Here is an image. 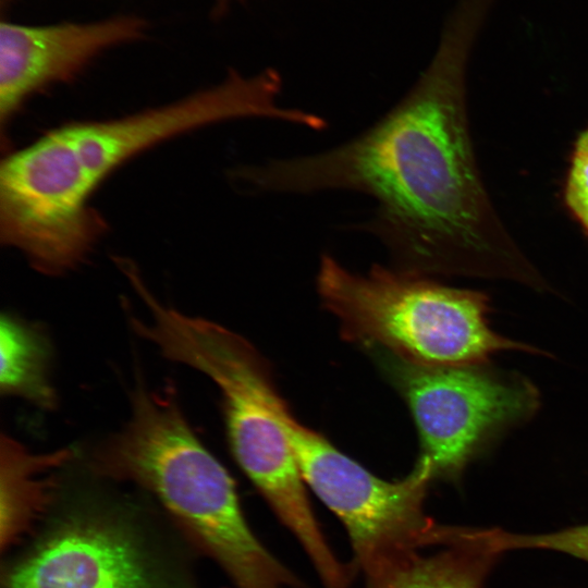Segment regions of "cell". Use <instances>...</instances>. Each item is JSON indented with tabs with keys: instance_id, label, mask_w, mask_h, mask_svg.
I'll return each mask as SVG.
<instances>
[{
	"instance_id": "cell-13",
	"label": "cell",
	"mask_w": 588,
	"mask_h": 588,
	"mask_svg": "<svg viewBox=\"0 0 588 588\" xmlns=\"http://www.w3.org/2000/svg\"><path fill=\"white\" fill-rule=\"evenodd\" d=\"M477 540L502 554L531 549L561 552L588 563V524L541 534H517L501 528H475Z\"/></svg>"
},
{
	"instance_id": "cell-15",
	"label": "cell",
	"mask_w": 588,
	"mask_h": 588,
	"mask_svg": "<svg viewBox=\"0 0 588 588\" xmlns=\"http://www.w3.org/2000/svg\"><path fill=\"white\" fill-rule=\"evenodd\" d=\"M228 0H220V5H223Z\"/></svg>"
},
{
	"instance_id": "cell-1",
	"label": "cell",
	"mask_w": 588,
	"mask_h": 588,
	"mask_svg": "<svg viewBox=\"0 0 588 588\" xmlns=\"http://www.w3.org/2000/svg\"><path fill=\"white\" fill-rule=\"evenodd\" d=\"M467 38L445 34L432 62L383 117L331 149L234 171L254 191H352L375 200L362 229L414 274L547 282L505 229L482 183L469 132Z\"/></svg>"
},
{
	"instance_id": "cell-4",
	"label": "cell",
	"mask_w": 588,
	"mask_h": 588,
	"mask_svg": "<svg viewBox=\"0 0 588 588\" xmlns=\"http://www.w3.org/2000/svg\"><path fill=\"white\" fill-rule=\"evenodd\" d=\"M90 466L98 476L130 481L155 497L236 588H298L252 531L233 478L196 437L172 387L138 383L130 420L93 452Z\"/></svg>"
},
{
	"instance_id": "cell-8",
	"label": "cell",
	"mask_w": 588,
	"mask_h": 588,
	"mask_svg": "<svg viewBox=\"0 0 588 588\" xmlns=\"http://www.w3.org/2000/svg\"><path fill=\"white\" fill-rule=\"evenodd\" d=\"M131 518L76 501L8 565L2 588H186Z\"/></svg>"
},
{
	"instance_id": "cell-9",
	"label": "cell",
	"mask_w": 588,
	"mask_h": 588,
	"mask_svg": "<svg viewBox=\"0 0 588 588\" xmlns=\"http://www.w3.org/2000/svg\"><path fill=\"white\" fill-rule=\"evenodd\" d=\"M145 24L134 16L94 23L0 26V121L2 131L34 93L69 82L97 56L138 39Z\"/></svg>"
},
{
	"instance_id": "cell-3",
	"label": "cell",
	"mask_w": 588,
	"mask_h": 588,
	"mask_svg": "<svg viewBox=\"0 0 588 588\" xmlns=\"http://www.w3.org/2000/svg\"><path fill=\"white\" fill-rule=\"evenodd\" d=\"M136 294L148 319L130 315L132 329L166 358L203 372L217 384L236 463L302 544L323 588H350L351 569L335 556L311 511L279 416L284 400L261 355L221 324L162 304L146 285Z\"/></svg>"
},
{
	"instance_id": "cell-10",
	"label": "cell",
	"mask_w": 588,
	"mask_h": 588,
	"mask_svg": "<svg viewBox=\"0 0 588 588\" xmlns=\"http://www.w3.org/2000/svg\"><path fill=\"white\" fill-rule=\"evenodd\" d=\"M425 550L412 548L367 568L366 588H483L501 555L456 526H446L437 551Z\"/></svg>"
},
{
	"instance_id": "cell-2",
	"label": "cell",
	"mask_w": 588,
	"mask_h": 588,
	"mask_svg": "<svg viewBox=\"0 0 588 588\" xmlns=\"http://www.w3.org/2000/svg\"><path fill=\"white\" fill-rule=\"evenodd\" d=\"M280 74L232 71L220 84L175 102L105 121L56 127L0 166V240L46 274L78 266L105 231L90 206L97 187L124 162L180 134L246 118L287 121Z\"/></svg>"
},
{
	"instance_id": "cell-5",
	"label": "cell",
	"mask_w": 588,
	"mask_h": 588,
	"mask_svg": "<svg viewBox=\"0 0 588 588\" xmlns=\"http://www.w3.org/2000/svg\"><path fill=\"white\" fill-rule=\"evenodd\" d=\"M316 283L342 335L368 351L427 366L486 364L509 350L540 352L494 332L489 298L479 291L380 265L354 272L329 254L320 258Z\"/></svg>"
},
{
	"instance_id": "cell-6",
	"label": "cell",
	"mask_w": 588,
	"mask_h": 588,
	"mask_svg": "<svg viewBox=\"0 0 588 588\" xmlns=\"http://www.w3.org/2000/svg\"><path fill=\"white\" fill-rule=\"evenodd\" d=\"M369 353L411 409L419 437L417 463L432 480L458 483L473 461L540 405L529 379L488 363L427 366Z\"/></svg>"
},
{
	"instance_id": "cell-11",
	"label": "cell",
	"mask_w": 588,
	"mask_h": 588,
	"mask_svg": "<svg viewBox=\"0 0 588 588\" xmlns=\"http://www.w3.org/2000/svg\"><path fill=\"white\" fill-rule=\"evenodd\" d=\"M0 443V544L4 553L52 505L57 475L74 453L70 449L34 453L5 433Z\"/></svg>"
},
{
	"instance_id": "cell-7",
	"label": "cell",
	"mask_w": 588,
	"mask_h": 588,
	"mask_svg": "<svg viewBox=\"0 0 588 588\" xmlns=\"http://www.w3.org/2000/svg\"><path fill=\"white\" fill-rule=\"evenodd\" d=\"M279 416L304 481L343 523L363 572L402 551L437 542L441 525L424 510L433 481L427 467L416 462L403 479H381L301 424L284 402Z\"/></svg>"
},
{
	"instance_id": "cell-16",
	"label": "cell",
	"mask_w": 588,
	"mask_h": 588,
	"mask_svg": "<svg viewBox=\"0 0 588 588\" xmlns=\"http://www.w3.org/2000/svg\"><path fill=\"white\" fill-rule=\"evenodd\" d=\"M1 1H2V4H4V3H5V1H9V0H1Z\"/></svg>"
},
{
	"instance_id": "cell-14",
	"label": "cell",
	"mask_w": 588,
	"mask_h": 588,
	"mask_svg": "<svg viewBox=\"0 0 588 588\" xmlns=\"http://www.w3.org/2000/svg\"><path fill=\"white\" fill-rule=\"evenodd\" d=\"M564 198L567 208L588 234V126L575 142Z\"/></svg>"
},
{
	"instance_id": "cell-12",
	"label": "cell",
	"mask_w": 588,
	"mask_h": 588,
	"mask_svg": "<svg viewBox=\"0 0 588 588\" xmlns=\"http://www.w3.org/2000/svg\"><path fill=\"white\" fill-rule=\"evenodd\" d=\"M0 390L52 408L56 393L49 379L50 345L40 329L10 314L0 322Z\"/></svg>"
}]
</instances>
